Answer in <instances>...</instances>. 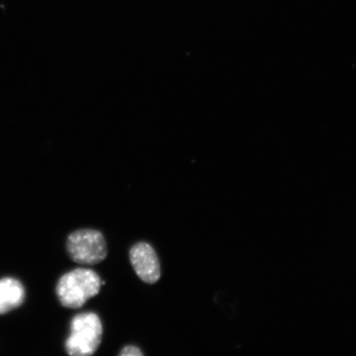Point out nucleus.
Returning a JSON list of instances; mask_svg holds the SVG:
<instances>
[{
    "mask_svg": "<svg viewBox=\"0 0 356 356\" xmlns=\"http://www.w3.org/2000/svg\"><path fill=\"white\" fill-rule=\"evenodd\" d=\"M101 286L100 277L95 270L75 269L59 280L56 295L65 308L79 309L99 293Z\"/></svg>",
    "mask_w": 356,
    "mask_h": 356,
    "instance_id": "1",
    "label": "nucleus"
},
{
    "mask_svg": "<svg viewBox=\"0 0 356 356\" xmlns=\"http://www.w3.org/2000/svg\"><path fill=\"white\" fill-rule=\"evenodd\" d=\"M102 324L95 313L79 314L70 324V335L65 342L67 353L74 356L95 354L101 344Z\"/></svg>",
    "mask_w": 356,
    "mask_h": 356,
    "instance_id": "2",
    "label": "nucleus"
},
{
    "mask_svg": "<svg viewBox=\"0 0 356 356\" xmlns=\"http://www.w3.org/2000/svg\"><path fill=\"white\" fill-rule=\"evenodd\" d=\"M66 247L71 259L79 264H99L108 255L104 235L95 229L75 231L67 239Z\"/></svg>",
    "mask_w": 356,
    "mask_h": 356,
    "instance_id": "3",
    "label": "nucleus"
},
{
    "mask_svg": "<svg viewBox=\"0 0 356 356\" xmlns=\"http://www.w3.org/2000/svg\"><path fill=\"white\" fill-rule=\"evenodd\" d=\"M130 260L136 275L144 282L155 284L161 277L157 254L149 243H138L131 248Z\"/></svg>",
    "mask_w": 356,
    "mask_h": 356,
    "instance_id": "4",
    "label": "nucleus"
},
{
    "mask_svg": "<svg viewBox=\"0 0 356 356\" xmlns=\"http://www.w3.org/2000/svg\"><path fill=\"white\" fill-rule=\"evenodd\" d=\"M24 297V288L19 280L10 277L0 280V314L19 307Z\"/></svg>",
    "mask_w": 356,
    "mask_h": 356,
    "instance_id": "5",
    "label": "nucleus"
},
{
    "mask_svg": "<svg viewBox=\"0 0 356 356\" xmlns=\"http://www.w3.org/2000/svg\"><path fill=\"white\" fill-rule=\"evenodd\" d=\"M121 356H142L144 353L135 346H124L119 354Z\"/></svg>",
    "mask_w": 356,
    "mask_h": 356,
    "instance_id": "6",
    "label": "nucleus"
}]
</instances>
